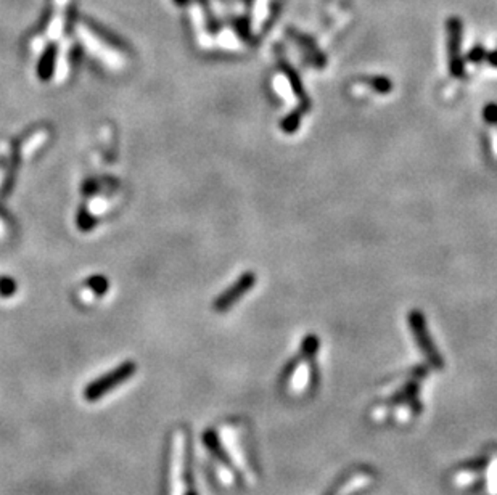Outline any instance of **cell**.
Listing matches in <instances>:
<instances>
[{
	"mask_svg": "<svg viewBox=\"0 0 497 495\" xmlns=\"http://www.w3.org/2000/svg\"><path fill=\"white\" fill-rule=\"evenodd\" d=\"M320 341L316 335H307L301 343V353L297 359L290 362L287 368V390L292 396L304 394L314 380L316 372V355L319 353Z\"/></svg>",
	"mask_w": 497,
	"mask_h": 495,
	"instance_id": "6da1fadb",
	"label": "cell"
},
{
	"mask_svg": "<svg viewBox=\"0 0 497 495\" xmlns=\"http://www.w3.org/2000/svg\"><path fill=\"white\" fill-rule=\"evenodd\" d=\"M137 372V365L134 360H125L121 365H118L115 370H110L108 373H105L103 377L93 380L92 383L84 387L83 397L86 402H97L106 394L115 391L118 386H121L125 381L134 377Z\"/></svg>",
	"mask_w": 497,
	"mask_h": 495,
	"instance_id": "7a4b0ae2",
	"label": "cell"
},
{
	"mask_svg": "<svg viewBox=\"0 0 497 495\" xmlns=\"http://www.w3.org/2000/svg\"><path fill=\"white\" fill-rule=\"evenodd\" d=\"M407 323L412 330L415 344H417L420 353L424 354L426 362H429L430 365L435 367V368H443V365H444L443 357H441V354L438 353L436 344L433 343V340H431L429 327H426L425 316L421 314L419 309H414V311L409 312Z\"/></svg>",
	"mask_w": 497,
	"mask_h": 495,
	"instance_id": "3957f363",
	"label": "cell"
},
{
	"mask_svg": "<svg viewBox=\"0 0 497 495\" xmlns=\"http://www.w3.org/2000/svg\"><path fill=\"white\" fill-rule=\"evenodd\" d=\"M257 277L255 272H245L243 275H240L234 283H232L227 290H224L221 294H219L217 299L215 301V307L216 312H227L232 306H235L238 301H240L245 294H247L251 288L256 285Z\"/></svg>",
	"mask_w": 497,
	"mask_h": 495,
	"instance_id": "277c9868",
	"label": "cell"
},
{
	"mask_svg": "<svg viewBox=\"0 0 497 495\" xmlns=\"http://www.w3.org/2000/svg\"><path fill=\"white\" fill-rule=\"evenodd\" d=\"M446 26H448L449 71L454 78H462L465 74V63L462 58V21L452 16L446 23Z\"/></svg>",
	"mask_w": 497,
	"mask_h": 495,
	"instance_id": "5b68a950",
	"label": "cell"
},
{
	"mask_svg": "<svg viewBox=\"0 0 497 495\" xmlns=\"http://www.w3.org/2000/svg\"><path fill=\"white\" fill-rule=\"evenodd\" d=\"M277 58H279V66H280V70L282 73L285 74V78L288 79V83H290V87H292V90L294 93V97L298 98V102H299V108H303L306 113L311 110V98L309 95H307V92L304 89V85H303V80H301L299 78V74L297 73V70L288 63V60L283 56L282 52H279V55H277Z\"/></svg>",
	"mask_w": 497,
	"mask_h": 495,
	"instance_id": "8992f818",
	"label": "cell"
},
{
	"mask_svg": "<svg viewBox=\"0 0 497 495\" xmlns=\"http://www.w3.org/2000/svg\"><path fill=\"white\" fill-rule=\"evenodd\" d=\"M374 476L367 471H359L349 476L346 481H342L339 484L333 489L329 495H356L357 492L364 491L369 486H372Z\"/></svg>",
	"mask_w": 497,
	"mask_h": 495,
	"instance_id": "52a82bcc",
	"label": "cell"
},
{
	"mask_svg": "<svg viewBox=\"0 0 497 495\" xmlns=\"http://www.w3.org/2000/svg\"><path fill=\"white\" fill-rule=\"evenodd\" d=\"M288 34H290L294 41L298 42V46L304 50V52L311 56V61L317 68H324L325 65V56L320 52V48L316 46V42H314L311 37H306L304 34L298 33V31L290 29L288 31Z\"/></svg>",
	"mask_w": 497,
	"mask_h": 495,
	"instance_id": "ba28073f",
	"label": "cell"
},
{
	"mask_svg": "<svg viewBox=\"0 0 497 495\" xmlns=\"http://www.w3.org/2000/svg\"><path fill=\"white\" fill-rule=\"evenodd\" d=\"M304 110L303 108H298L297 110H293L288 113V115L282 119V123H280V129L283 130V132L288 134V135H292L297 132V130L299 129L301 126V119H303V115H304Z\"/></svg>",
	"mask_w": 497,
	"mask_h": 495,
	"instance_id": "9c48e42d",
	"label": "cell"
},
{
	"mask_svg": "<svg viewBox=\"0 0 497 495\" xmlns=\"http://www.w3.org/2000/svg\"><path fill=\"white\" fill-rule=\"evenodd\" d=\"M359 80L362 84L372 87V89L376 93H380V95H388V93L393 90L391 79L386 76H367V78H361Z\"/></svg>",
	"mask_w": 497,
	"mask_h": 495,
	"instance_id": "30bf717a",
	"label": "cell"
},
{
	"mask_svg": "<svg viewBox=\"0 0 497 495\" xmlns=\"http://www.w3.org/2000/svg\"><path fill=\"white\" fill-rule=\"evenodd\" d=\"M53 60H55V47H50L47 50V53L43 55V58L41 61V68H39V76L42 79L48 78L50 74L53 71Z\"/></svg>",
	"mask_w": 497,
	"mask_h": 495,
	"instance_id": "8fae6325",
	"label": "cell"
},
{
	"mask_svg": "<svg viewBox=\"0 0 497 495\" xmlns=\"http://www.w3.org/2000/svg\"><path fill=\"white\" fill-rule=\"evenodd\" d=\"M483 119L491 126H497V103L491 102L483 108Z\"/></svg>",
	"mask_w": 497,
	"mask_h": 495,
	"instance_id": "7c38bea8",
	"label": "cell"
},
{
	"mask_svg": "<svg viewBox=\"0 0 497 495\" xmlns=\"http://www.w3.org/2000/svg\"><path fill=\"white\" fill-rule=\"evenodd\" d=\"M486 55H488V52L481 46H475L467 53V60L471 61V63H481V61L486 60Z\"/></svg>",
	"mask_w": 497,
	"mask_h": 495,
	"instance_id": "4fadbf2b",
	"label": "cell"
},
{
	"mask_svg": "<svg viewBox=\"0 0 497 495\" xmlns=\"http://www.w3.org/2000/svg\"><path fill=\"white\" fill-rule=\"evenodd\" d=\"M15 290V286H14V281L9 280V278H4V280H0V291H2L4 294H9Z\"/></svg>",
	"mask_w": 497,
	"mask_h": 495,
	"instance_id": "5bb4252c",
	"label": "cell"
},
{
	"mask_svg": "<svg viewBox=\"0 0 497 495\" xmlns=\"http://www.w3.org/2000/svg\"><path fill=\"white\" fill-rule=\"evenodd\" d=\"M486 61L493 68H497V50H493V52H488Z\"/></svg>",
	"mask_w": 497,
	"mask_h": 495,
	"instance_id": "9a60e30c",
	"label": "cell"
}]
</instances>
